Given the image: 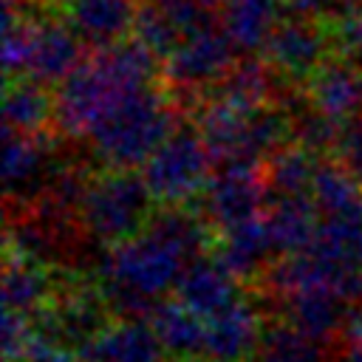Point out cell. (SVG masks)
<instances>
[{
    "instance_id": "6",
    "label": "cell",
    "mask_w": 362,
    "mask_h": 362,
    "mask_svg": "<svg viewBox=\"0 0 362 362\" xmlns=\"http://www.w3.org/2000/svg\"><path fill=\"white\" fill-rule=\"evenodd\" d=\"M238 45L223 31L221 23H212L189 37H184L164 59H161V85L175 96H192L201 102L204 90H209L238 59Z\"/></svg>"
},
{
    "instance_id": "25",
    "label": "cell",
    "mask_w": 362,
    "mask_h": 362,
    "mask_svg": "<svg viewBox=\"0 0 362 362\" xmlns=\"http://www.w3.org/2000/svg\"><path fill=\"white\" fill-rule=\"evenodd\" d=\"M48 297V277L40 266H31L28 257L8 252L6 272H3V305L11 311L34 314L45 305Z\"/></svg>"
},
{
    "instance_id": "7",
    "label": "cell",
    "mask_w": 362,
    "mask_h": 362,
    "mask_svg": "<svg viewBox=\"0 0 362 362\" xmlns=\"http://www.w3.org/2000/svg\"><path fill=\"white\" fill-rule=\"evenodd\" d=\"M257 54L272 65V71L283 82L305 85V79L317 71V65L334 54V42L322 20L303 14H283Z\"/></svg>"
},
{
    "instance_id": "28",
    "label": "cell",
    "mask_w": 362,
    "mask_h": 362,
    "mask_svg": "<svg viewBox=\"0 0 362 362\" xmlns=\"http://www.w3.org/2000/svg\"><path fill=\"white\" fill-rule=\"evenodd\" d=\"M331 156H334V161H339V164L354 175V181L362 187V113H359V116H351V119H345V122H339V130H337Z\"/></svg>"
},
{
    "instance_id": "4",
    "label": "cell",
    "mask_w": 362,
    "mask_h": 362,
    "mask_svg": "<svg viewBox=\"0 0 362 362\" xmlns=\"http://www.w3.org/2000/svg\"><path fill=\"white\" fill-rule=\"evenodd\" d=\"M212 167L198 124H178L141 164V175L158 204H187L206 189Z\"/></svg>"
},
{
    "instance_id": "31",
    "label": "cell",
    "mask_w": 362,
    "mask_h": 362,
    "mask_svg": "<svg viewBox=\"0 0 362 362\" xmlns=\"http://www.w3.org/2000/svg\"><path fill=\"white\" fill-rule=\"evenodd\" d=\"M198 3H204V6H209V8H218L223 0H198Z\"/></svg>"
},
{
    "instance_id": "27",
    "label": "cell",
    "mask_w": 362,
    "mask_h": 362,
    "mask_svg": "<svg viewBox=\"0 0 362 362\" xmlns=\"http://www.w3.org/2000/svg\"><path fill=\"white\" fill-rule=\"evenodd\" d=\"M331 31V42L337 54H345L356 62H362V0L337 14L334 20L325 23Z\"/></svg>"
},
{
    "instance_id": "20",
    "label": "cell",
    "mask_w": 362,
    "mask_h": 362,
    "mask_svg": "<svg viewBox=\"0 0 362 362\" xmlns=\"http://www.w3.org/2000/svg\"><path fill=\"white\" fill-rule=\"evenodd\" d=\"M150 325L156 328L164 348L178 359H201L206 351V320L187 308L178 297L158 300L150 311Z\"/></svg>"
},
{
    "instance_id": "32",
    "label": "cell",
    "mask_w": 362,
    "mask_h": 362,
    "mask_svg": "<svg viewBox=\"0 0 362 362\" xmlns=\"http://www.w3.org/2000/svg\"><path fill=\"white\" fill-rule=\"evenodd\" d=\"M17 3H37V0H17Z\"/></svg>"
},
{
    "instance_id": "24",
    "label": "cell",
    "mask_w": 362,
    "mask_h": 362,
    "mask_svg": "<svg viewBox=\"0 0 362 362\" xmlns=\"http://www.w3.org/2000/svg\"><path fill=\"white\" fill-rule=\"evenodd\" d=\"M320 164V153L297 144V141H286L277 150H272L260 167H263V178L269 184V198L272 195H300L311 189L314 181V170Z\"/></svg>"
},
{
    "instance_id": "18",
    "label": "cell",
    "mask_w": 362,
    "mask_h": 362,
    "mask_svg": "<svg viewBox=\"0 0 362 362\" xmlns=\"http://www.w3.org/2000/svg\"><path fill=\"white\" fill-rule=\"evenodd\" d=\"M272 252L274 249H272V240L266 232V221H263V215H257L252 221H243V223L221 232V240L215 243L212 255L238 280H249V277L263 274Z\"/></svg>"
},
{
    "instance_id": "15",
    "label": "cell",
    "mask_w": 362,
    "mask_h": 362,
    "mask_svg": "<svg viewBox=\"0 0 362 362\" xmlns=\"http://www.w3.org/2000/svg\"><path fill=\"white\" fill-rule=\"evenodd\" d=\"M260 320L246 300H235L229 308L206 320V351L209 362H240L255 354L260 337Z\"/></svg>"
},
{
    "instance_id": "10",
    "label": "cell",
    "mask_w": 362,
    "mask_h": 362,
    "mask_svg": "<svg viewBox=\"0 0 362 362\" xmlns=\"http://www.w3.org/2000/svg\"><path fill=\"white\" fill-rule=\"evenodd\" d=\"M85 362H167V348L144 317H116L82 348Z\"/></svg>"
},
{
    "instance_id": "14",
    "label": "cell",
    "mask_w": 362,
    "mask_h": 362,
    "mask_svg": "<svg viewBox=\"0 0 362 362\" xmlns=\"http://www.w3.org/2000/svg\"><path fill=\"white\" fill-rule=\"evenodd\" d=\"M320 218H322V212L317 209L311 192L272 195L263 209L272 249L277 255H294V252L308 249L320 229Z\"/></svg>"
},
{
    "instance_id": "23",
    "label": "cell",
    "mask_w": 362,
    "mask_h": 362,
    "mask_svg": "<svg viewBox=\"0 0 362 362\" xmlns=\"http://www.w3.org/2000/svg\"><path fill=\"white\" fill-rule=\"evenodd\" d=\"M144 229L153 232L158 240H164L170 249H175L187 263L192 257L206 255L209 240H212V235H209L212 223L204 215L181 209V204H164V209L150 212Z\"/></svg>"
},
{
    "instance_id": "29",
    "label": "cell",
    "mask_w": 362,
    "mask_h": 362,
    "mask_svg": "<svg viewBox=\"0 0 362 362\" xmlns=\"http://www.w3.org/2000/svg\"><path fill=\"white\" fill-rule=\"evenodd\" d=\"M334 362H362V345L354 342L351 337H345L342 348L334 351Z\"/></svg>"
},
{
    "instance_id": "8",
    "label": "cell",
    "mask_w": 362,
    "mask_h": 362,
    "mask_svg": "<svg viewBox=\"0 0 362 362\" xmlns=\"http://www.w3.org/2000/svg\"><path fill=\"white\" fill-rule=\"evenodd\" d=\"M204 198V218L212 229H232L243 221L263 215L269 204V184L260 164H221L215 167Z\"/></svg>"
},
{
    "instance_id": "17",
    "label": "cell",
    "mask_w": 362,
    "mask_h": 362,
    "mask_svg": "<svg viewBox=\"0 0 362 362\" xmlns=\"http://www.w3.org/2000/svg\"><path fill=\"white\" fill-rule=\"evenodd\" d=\"M42 161H45V147L40 136L31 133H17L3 127V181H6V201H31V195L42 192Z\"/></svg>"
},
{
    "instance_id": "11",
    "label": "cell",
    "mask_w": 362,
    "mask_h": 362,
    "mask_svg": "<svg viewBox=\"0 0 362 362\" xmlns=\"http://www.w3.org/2000/svg\"><path fill=\"white\" fill-rule=\"evenodd\" d=\"M303 88L308 93V102L337 122L362 113V62L345 54L334 51L331 57H325Z\"/></svg>"
},
{
    "instance_id": "33",
    "label": "cell",
    "mask_w": 362,
    "mask_h": 362,
    "mask_svg": "<svg viewBox=\"0 0 362 362\" xmlns=\"http://www.w3.org/2000/svg\"><path fill=\"white\" fill-rule=\"evenodd\" d=\"M240 362H243V359H240Z\"/></svg>"
},
{
    "instance_id": "12",
    "label": "cell",
    "mask_w": 362,
    "mask_h": 362,
    "mask_svg": "<svg viewBox=\"0 0 362 362\" xmlns=\"http://www.w3.org/2000/svg\"><path fill=\"white\" fill-rule=\"evenodd\" d=\"M82 59H85V42L59 14L34 17V37L23 76L54 85L62 82Z\"/></svg>"
},
{
    "instance_id": "26",
    "label": "cell",
    "mask_w": 362,
    "mask_h": 362,
    "mask_svg": "<svg viewBox=\"0 0 362 362\" xmlns=\"http://www.w3.org/2000/svg\"><path fill=\"white\" fill-rule=\"evenodd\" d=\"M311 198L317 209L325 215H339L362 204V187L354 181V175L334 158H320L311 181Z\"/></svg>"
},
{
    "instance_id": "30",
    "label": "cell",
    "mask_w": 362,
    "mask_h": 362,
    "mask_svg": "<svg viewBox=\"0 0 362 362\" xmlns=\"http://www.w3.org/2000/svg\"><path fill=\"white\" fill-rule=\"evenodd\" d=\"M348 337H351L354 342H359V345H362V317H359V320H354V325H351Z\"/></svg>"
},
{
    "instance_id": "19",
    "label": "cell",
    "mask_w": 362,
    "mask_h": 362,
    "mask_svg": "<svg viewBox=\"0 0 362 362\" xmlns=\"http://www.w3.org/2000/svg\"><path fill=\"white\" fill-rule=\"evenodd\" d=\"M3 127L31 136H42L45 127H54V93H48V85L31 76L8 79L3 99Z\"/></svg>"
},
{
    "instance_id": "5",
    "label": "cell",
    "mask_w": 362,
    "mask_h": 362,
    "mask_svg": "<svg viewBox=\"0 0 362 362\" xmlns=\"http://www.w3.org/2000/svg\"><path fill=\"white\" fill-rule=\"evenodd\" d=\"M127 90L99 51H90L62 82H57L54 93V130L68 139H88L102 113Z\"/></svg>"
},
{
    "instance_id": "3",
    "label": "cell",
    "mask_w": 362,
    "mask_h": 362,
    "mask_svg": "<svg viewBox=\"0 0 362 362\" xmlns=\"http://www.w3.org/2000/svg\"><path fill=\"white\" fill-rule=\"evenodd\" d=\"M153 201L156 198L141 173L110 170L88 181L76 218L93 240L119 243L144 229Z\"/></svg>"
},
{
    "instance_id": "9",
    "label": "cell",
    "mask_w": 362,
    "mask_h": 362,
    "mask_svg": "<svg viewBox=\"0 0 362 362\" xmlns=\"http://www.w3.org/2000/svg\"><path fill=\"white\" fill-rule=\"evenodd\" d=\"M141 0H57V14L96 51L133 34Z\"/></svg>"
},
{
    "instance_id": "16",
    "label": "cell",
    "mask_w": 362,
    "mask_h": 362,
    "mask_svg": "<svg viewBox=\"0 0 362 362\" xmlns=\"http://www.w3.org/2000/svg\"><path fill=\"white\" fill-rule=\"evenodd\" d=\"M277 303L288 322H294L297 328H303L305 334L322 342H334V337L345 322V308H348V303L334 288H325V286H308V288L291 291Z\"/></svg>"
},
{
    "instance_id": "2",
    "label": "cell",
    "mask_w": 362,
    "mask_h": 362,
    "mask_svg": "<svg viewBox=\"0 0 362 362\" xmlns=\"http://www.w3.org/2000/svg\"><path fill=\"white\" fill-rule=\"evenodd\" d=\"M178 124V105L156 85H144L122 93L93 124L88 141L110 170H136Z\"/></svg>"
},
{
    "instance_id": "22",
    "label": "cell",
    "mask_w": 362,
    "mask_h": 362,
    "mask_svg": "<svg viewBox=\"0 0 362 362\" xmlns=\"http://www.w3.org/2000/svg\"><path fill=\"white\" fill-rule=\"evenodd\" d=\"M280 17H283V0H223L221 3V25L232 37L240 54L260 51Z\"/></svg>"
},
{
    "instance_id": "1",
    "label": "cell",
    "mask_w": 362,
    "mask_h": 362,
    "mask_svg": "<svg viewBox=\"0 0 362 362\" xmlns=\"http://www.w3.org/2000/svg\"><path fill=\"white\" fill-rule=\"evenodd\" d=\"M187 260L153 232L130 235L102 257V297L116 317H150L156 297L175 288Z\"/></svg>"
},
{
    "instance_id": "13",
    "label": "cell",
    "mask_w": 362,
    "mask_h": 362,
    "mask_svg": "<svg viewBox=\"0 0 362 362\" xmlns=\"http://www.w3.org/2000/svg\"><path fill=\"white\" fill-rule=\"evenodd\" d=\"M175 297L187 308H192L195 314L209 320L218 311L229 308L235 300H240L238 297V277L232 272H226L215 255L212 257L201 255L184 266V272L175 283Z\"/></svg>"
},
{
    "instance_id": "21",
    "label": "cell",
    "mask_w": 362,
    "mask_h": 362,
    "mask_svg": "<svg viewBox=\"0 0 362 362\" xmlns=\"http://www.w3.org/2000/svg\"><path fill=\"white\" fill-rule=\"evenodd\" d=\"M331 342H322L294 322L274 320L272 325L260 328L257 345H255V359L257 362H334Z\"/></svg>"
}]
</instances>
